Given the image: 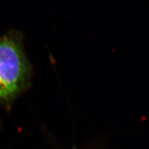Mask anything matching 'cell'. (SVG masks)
<instances>
[{
	"mask_svg": "<svg viewBox=\"0 0 149 149\" xmlns=\"http://www.w3.org/2000/svg\"><path fill=\"white\" fill-rule=\"evenodd\" d=\"M33 67L26 55L23 34L11 30L0 35V106L9 111L31 86Z\"/></svg>",
	"mask_w": 149,
	"mask_h": 149,
	"instance_id": "1",
	"label": "cell"
}]
</instances>
